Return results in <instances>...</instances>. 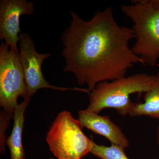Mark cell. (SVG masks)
<instances>
[{
    "label": "cell",
    "mask_w": 159,
    "mask_h": 159,
    "mask_svg": "<svg viewBox=\"0 0 159 159\" xmlns=\"http://www.w3.org/2000/svg\"><path fill=\"white\" fill-rule=\"evenodd\" d=\"M70 11V26L61 37L63 70L74 74L80 85L90 92L97 84L125 77L134 65L142 64L129 47L133 30L117 23L110 6L87 21Z\"/></svg>",
    "instance_id": "6da1fadb"
},
{
    "label": "cell",
    "mask_w": 159,
    "mask_h": 159,
    "mask_svg": "<svg viewBox=\"0 0 159 159\" xmlns=\"http://www.w3.org/2000/svg\"><path fill=\"white\" fill-rule=\"evenodd\" d=\"M122 12L133 23L132 51L142 64L153 67L159 60V0L134 1L122 5Z\"/></svg>",
    "instance_id": "7a4b0ae2"
},
{
    "label": "cell",
    "mask_w": 159,
    "mask_h": 159,
    "mask_svg": "<svg viewBox=\"0 0 159 159\" xmlns=\"http://www.w3.org/2000/svg\"><path fill=\"white\" fill-rule=\"evenodd\" d=\"M155 75L139 73L112 80L102 81L89 93L87 110L98 114L106 108H113L121 116L129 115L134 103L130 95L146 93L151 89Z\"/></svg>",
    "instance_id": "3957f363"
},
{
    "label": "cell",
    "mask_w": 159,
    "mask_h": 159,
    "mask_svg": "<svg viewBox=\"0 0 159 159\" xmlns=\"http://www.w3.org/2000/svg\"><path fill=\"white\" fill-rule=\"evenodd\" d=\"M46 140L57 159H81L90 152L92 146V140L83 132L78 120L66 111L58 114Z\"/></svg>",
    "instance_id": "277c9868"
},
{
    "label": "cell",
    "mask_w": 159,
    "mask_h": 159,
    "mask_svg": "<svg viewBox=\"0 0 159 159\" xmlns=\"http://www.w3.org/2000/svg\"><path fill=\"white\" fill-rule=\"evenodd\" d=\"M29 99L18 51L2 42L0 46V106L13 114L18 97Z\"/></svg>",
    "instance_id": "5b68a950"
},
{
    "label": "cell",
    "mask_w": 159,
    "mask_h": 159,
    "mask_svg": "<svg viewBox=\"0 0 159 159\" xmlns=\"http://www.w3.org/2000/svg\"><path fill=\"white\" fill-rule=\"evenodd\" d=\"M19 56L22 67L29 98L40 89H51L57 90H78L86 92L79 88L61 87L51 85L46 80L42 71L44 61L51 56L50 54H40L35 49L33 40L28 33H20Z\"/></svg>",
    "instance_id": "8992f818"
},
{
    "label": "cell",
    "mask_w": 159,
    "mask_h": 159,
    "mask_svg": "<svg viewBox=\"0 0 159 159\" xmlns=\"http://www.w3.org/2000/svg\"><path fill=\"white\" fill-rule=\"evenodd\" d=\"M34 10V3L27 0H1L0 1V39L11 49L18 51L20 17L30 16Z\"/></svg>",
    "instance_id": "52a82bcc"
},
{
    "label": "cell",
    "mask_w": 159,
    "mask_h": 159,
    "mask_svg": "<svg viewBox=\"0 0 159 159\" xmlns=\"http://www.w3.org/2000/svg\"><path fill=\"white\" fill-rule=\"evenodd\" d=\"M78 120L81 127L103 136L111 144L124 149L129 147V142L121 129L112 122L108 116H99L85 109L78 112Z\"/></svg>",
    "instance_id": "ba28073f"
},
{
    "label": "cell",
    "mask_w": 159,
    "mask_h": 159,
    "mask_svg": "<svg viewBox=\"0 0 159 159\" xmlns=\"http://www.w3.org/2000/svg\"><path fill=\"white\" fill-rule=\"evenodd\" d=\"M30 102V98L25 99L16 106L13 119L14 125L11 135L6 140L11 154V159H25V153L22 145V133L25 122V111Z\"/></svg>",
    "instance_id": "9c48e42d"
},
{
    "label": "cell",
    "mask_w": 159,
    "mask_h": 159,
    "mask_svg": "<svg viewBox=\"0 0 159 159\" xmlns=\"http://www.w3.org/2000/svg\"><path fill=\"white\" fill-rule=\"evenodd\" d=\"M144 102L134 103L129 115L131 117L146 116L159 119V71L155 75L152 88L144 96Z\"/></svg>",
    "instance_id": "30bf717a"
},
{
    "label": "cell",
    "mask_w": 159,
    "mask_h": 159,
    "mask_svg": "<svg viewBox=\"0 0 159 159\" xmlns=\"http://www.w3.org/2000/svg\"><path fill=\"white\" fill-rule=\"evenodd\" d=\"M124 150L115 144L110 146L97 145L92 140L90 152L101 159H129Z\"/></svg>",
    "instance_id": "8fae6325"
},
{
    "label": "cell",
    "mask_w": 159,
    "mask_h": 159,
    "mask_svg": "<svg viewBox=\"0 0 159 159\" xmlns=\"http://www.w3.org/2000/svg\"><path fill=\"white\" fill-rule=\"evenodd\" d=\"M13 114L9 113L4 110L1 112V134H0V143H1V152L4 154L5 152L6 137L5 132L10 120L12 118Z\"/></svg>",
    "instance_id": "7c38bea8"
},
{
    "label": "cell",
    "mask_w": 159,
    "mask_h": 159,
    "mask_svg": "<svg viewBox=\"0 0 159 159\" xmlns=\"http://www.w3.org/2000/svg\"><path fill=\"white\" fill-rule=\"evenodd\" d=\"M157 142L159 146V125L157 130Z\"/></svg>",
    "instance_id": "4fadbf2b"
},
{
    "label": "cell",
    "mask_w": 159,
    "mask_h": 159,
    "mask_svg": "<svg viewBox=\"0 0 159 159\" xmlns=\"http://www.w3.org/2000/svg\"><path fill=\"white\" fill-rule=\"evenodd\" d=\"M50 159H54V158H51Z\"/></svg>",
    "instance_id": "5bb4252c"
},
{
    "label": "cell",
    "mask_w": 159,
    "mask_h": 159,
    "mask_svg": "<svg viewBox=\"0 0 159 159\" xmlns=\"http://www.w3.org/2000/svg\"><path fill=\"white\" fill-rule=\"evenodd\" d=\"M158 159V158H156V159Z\"/></svg>",
    "instance_id": "9a60e30c"
}]
</instances>
